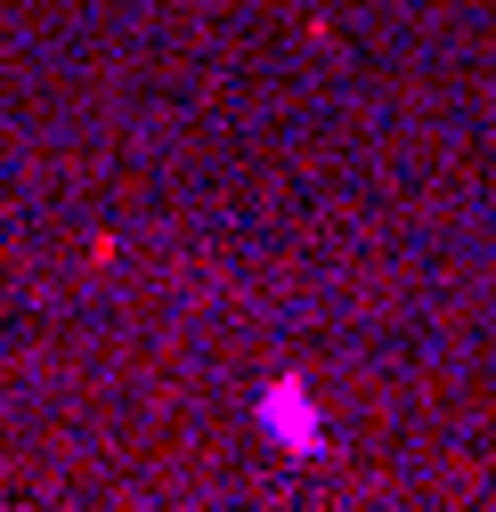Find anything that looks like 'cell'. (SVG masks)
Wrapping results in <instances>:
<instances>
[{
	"label": "cell",
	"instance_id": "6da1fadb",
	"mask_svg": "<svg viewBox=\"0 0 496 512\" xmlns=\"http://www.w3.org/2000/svg\"><path fill=\"white\" fill-rule=\"evenodd\" d=\"M253 431L277 447V456H293V464H326L334 456V423H326L318 391H309L293 366H277L261 391H253Z\"/></svg>",
	"mask_w": 496,
	"mask_h": 512
}]
</instances>
